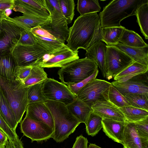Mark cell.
<instances>
[{
  "mask_svg": "<svg viewBox=\"0 0 148 148\" xmlns=\"http://www.w3.org/2000/svg\"><path fill=\"white\" fill-rule=\"evenodd\" d=\"M47 10L48 12L54 11H61L59 0H45Z\"/></svg>",
  "mask_w": 148,
  "mask_h": 148,
  "instance_id": "obj_45",
  "label": "cell"
},
{
  "mask_svg": "<svg viewBox=\"0 0 148 148\" xmlns=\"http://www.w3.org/2000/svg\"><path fill=\"white\" fill-rule=\"evenodd\" d=\"M20 130L23 136L31 139L32 142H40L52 138L54 129L46 124L25 116L20 123Z\"/></svg>",
  "mask_w": 148,
  "mask_h": 148,
  "instance_id": "obj_11",
  "label": "cell"
},
{
  "mask_svg": "<svg viewBox=\"0 0 148 148\" xmlns=\"http://www.w3.org/2000/svg\"><path fill=\"white\" fill-rule=\"evenodd\" d=\"M147 72L136 75L126 81H115L111 84L123 96L127 93L148 95Z\"/></svg>",
  "mask_w": 148,
  "mask_h": 148,
  "instance_id": "obj_13",
  "label": "cell"
},
{
  "mask_svg": "<svg viewBox=\"0 0 148 148\" xmlns=\"http://www.w3.org/2000/svg\"><path fill=\"white\" fill-rule=\"evenodd\" d=\"M106 45L103 42L98 40L86 50V57L93 61L100 70L105 78L106 75Z\"/></svg>",
  "mask_w": 148,
  "mask_h": 148,
  "instance_id": "obj_18",
  "label": "cell"
},
{
  "mask_svg": "<svg viewBox=\"0 0 148 148\" xmlns=\"http://www.w3.org/2000/svg\"><path fill=\"white\" fill-rule=\"evenodd\" d=\"M123 114L126 121L135 122L148 116V111L131 106L119 108Z\"/></svg>",
  "mask_w": 148,
  "mask_h": 148,
  "instance_id": "obj_30",
  "label": "cell"
},
{
  "mask_svg": "<svg viewBox=\"0 0 148 148\" xmlns=\"http://www.w3.org/2000/svg\"><path fill=\"white\" fill-rule=\"evenodd\" d=\"M2 33L0 35V56L11 54L17 45L23 29L12 22L1 20Z\"/></svg>",
  "mask_w": 148,
  "mask_h": 148,
  "instance_id": "obj_12",
  "label": "cell"
},
{
  "mask_svg": "<svg viewBox=\"0 0 148 148\" xmlns=\"http://www.w3.org/2000/svg\"><path fill=\"white\" fill-rule=\"evenodd\" d=\"M5 146V148H24L22 142L18 143H14L10 140H8Z\"/></svg>",
  "mask_w": 148,
  "mask_h": 148,
  "instance_id": "obj_48",
  "label": "cell"
},
{
  "mask_svg": "<svg viewBox=\"0 0 148 148\" xmlns=\"http://www.w3.org/2000/svg\"><path fill=\"white\" fill-rule=\"evenodd\" d=\"M92 111L102 119H109L125 122L126 120L119 108L108 101H97L91 107Z\"/></svg>",
  "mask_w": 148,
  "mask_h": 148,
  "instance_id": "obj_16",
  "label": "cell"
},
{
  "mask_svg": "<svg viewBox=\"0 0 148 148\" xmlns=\"http://www.w3.org/2000/svg\"><path fill=\"white\" fill-rule=\"evenodd\" d=\"M42 92L47 100L61 102L66 106L76 98L67 86L51 78L43 82Z\"/></svg>",
  "mask_w": 148,
  "mask_h": 148,
  "instance_id": "obj_9",
  "label": "cell"
},
{
  "mask_svg": "<svg viewBox=\"0 0 148 148\" xmlns=\"http://www.w3.org/2000/svg\"><path fill=\"white\" fill-rule=\"evenodd\" d=\"M98 68L93 61L85 57L76 60L61 67L58 74L62 83L71 84L88 78Z\"/></svg>",
  "mask_w": 148,
  "mask_h": 148,
  "instance_id": "obj_5",
  "label": "cell"
},
{
  "mask_svg": "<svg viewBox=\"0 0 148 148\" xmlns=\"http://www.w3.org/2000/svg\"><path fill=\"white\" fill-rule=\"evenodd\" d=\"M124 96L130 106L148 111V95L127 93Z\"/></svg>",
  "mask_w": 148,
  "mask_h": 148,
  "instance_id": "obj_33",
  "label": "cell"
},
{
  "mask_svg": "<svg viewBox=\"0 0 148 148\" xmlns=\"http://www.w3.org/2000/svg\"><path fill=\"white\" fill-rule=\"evenodd\" d=\"M120 42L126 45L133 47H143L148 46L138 34L126 29L123 31Z\"/></svg>",
  "mask_w": 148,
  "mask_h": 148,
  "instance_id": "obj_29",
  "label": "cell"
},
{
  "mask_svg": "<svg viewBox=\"0 0 148 148\" xmlns=\"http://www.w3.org/2000/svg\"><path fill=\"white\" fill-rule=\"evenodd\" d=\"M49 53L36 43L33 45H17L13 49L11 54L17 66H34L38 61Z\"/></svg>",
  "mask_w": 148,
  "mask_h": 148,
  "instance_id": "obj_8",
  "label": "cell"
},
{
  "mask_svg": "<svg viewBox=\"0 0 148 148\" xmlns=\"http://www.w3.org/2000/svg\"><path fill=\"white\" fill-rule=\"evenodd\" d=\"M45 103L53 118L54 127L52 138L57 143L62 142L74 132L81 123L70 113L64 103L48 100Z\"/></svg>",
  "mask_w": 148,
  "mask_h": 148,
  "instance_id": "obj_3",
  "label": "cell"
},
{
  "mask_svg": "<svg viewBox=\"0 0 148 148\" xmlns=\"http://www.w3.org/2000/svg\"><path fill=\"white\" fill-rule=\"evenodd\" d=\"M102 119L92 111L85 124L87 134L92 136L97 134L102 128Z\"/></svg>",
  "mask_w": 148,
  "mask_h": 148,
  "instance_id": "obj_32",
  "label": "cell"
},
{
  "mask_svg": "<svg viewBox=\"0 0 148 148\" xmlns=\"http://www.w3.org/2000/svg\"><path fill=\"white\" fill-rule=\"evenodd\" d=\"M14 0H0V10H5L8 8L12 10Z\"/></svg>",
  "mask_w": 148,
  "mask_h": 148,
  "instance_id": "obj_47",
  "label": "cell"
},
{
  "mask_svg": "<svg viewBox=\"0 0 148 148\" xmlns=\"http://www.w3.org/2000/svg\"><path fill=\"white\" fill-rule=\"evenodd\" d=\"M112 46L125 53L135 62L148 66V46L143 47H133L120 42Z\"/></svg>",
  "mask_w": 148,
  "mask_h": 148,
  "instance_id": "obj_21",
  "label": "cell"
},
{
  "mask_svg": "<svg viewBox=\"0 0 148 148\" xmlns=\"http://www.w3.org/2000/svg\"><path fill=\"white\" fill-rule=\"evenodd\" d=\"M137 22L141 33L146 39H148V2L140 6L137 10Z\"/></svg>",
  "mask_w": 148,
  "mask_h": 148,
  "instance_id": "obj_31",
  "label": "cell"
},
{
  "mask_svg": "<svg viewBox=\"0 0 148 148\" xmlns=\"http://www.w3.org/2000/svg\"><path fill=\"white\" fill-rule=\"evenodd\" d=\"M108 101L118 108L130 106L124 96L112 84L108 90Z\"/></svg>",
  "mask_w": 148,
  "mask_h": 148,
  "instance_id": "obj_36",
  "label": "cell"
},
{
  "mask_svg": "<svg viewBox=\"0 0 148 148\" xmlns=\"http://www.w3.org/2000/svg\"><path fill=\"white\" fill-rule=\"evenodd\" d=\"M26 111V116L36 121L43 122L54 129L51 113L45 102H37L29 104Z\"/></svg>",
  "mask_w": 148,
  "mask_h": 148,
  "instance_id": "obj_15",
  "label": "cell"
},
{
  "mask_svg": "<svg viewBox=\"0 0 148 148\" xmlns=\"http://www.w3.org/2000/svg\"><path fill=\"white\" fill-rule=\"evenodd\" d=\"M37 43L33 33L30 29H23L21 32L17 45H33Z\"/></svg>",
  "mask_w": 148,
  "mask_h": 148,
  "instance_id": "obj_40",
  "label": "cell"
},
{
  "mask_svg": "<svg viewBox=\"0 0 148 148\" xmlns=\"http://www.w3.org/2000/svg\"><path fill=\"white\" fill-rule=\"evenodd\" d=\"M16 65L11 54L0 56V76L9 80H15L14 72Z\"/></svg>",
  "mask_w": 148,
  "mask_h": 148,
  "instance_id": "obj_26",
  "label": "cell"
},
{
  "mask_svg": "<svg viewBox=\"0 0 148 148\" xmlns=\"http://www.w3.org/2000/svg\"><path fill=\"white\" fill-rule=\"evenodd\" d=\"M2 33V23L1 20H0V35Z\"/></svg>",
  "mask_w": 148,
  "mask_h": 148,
  "instance_id": "obj_53",
  "label": "cell"
},
{
  "mask_svg": "<svg viewBox=\"0 0 148 148\" xmlns=\"http://www.w3.org/2000/svg\"><path fill=\"white\" fill-rule=\"evenodd\" d=\"M78 51L71 49L66 45L60 50L45 54L36 64L43 68L62 67L79 59Z\"/></svg>",
  "mask_w": 148,
  "mask_h": 148,
  "instance_id": "obj_10",
  "label": "cell"
},
{
  "mask_svg": "<svg viewBox=\"0 0 148 148\" xmlns=\"http://www.w3.org/2000/svg\"><path fill=\"white\" fill-rule=\"evenodd\" d=\"M125 27H100V40L105 42L107 46H112L120 42Z\"/></svg>",
  "mask_w": 148,
  "mask_h": 148,
  "instance_id": "obj_23",
  "label": "cell"
},
{
  "mask_svg": "<svg viewBox=\"0 0 148 148\" xmlns=\"http://www.w3.org/2000/svg\"><path fill=\"white\" fill-rule=\"evenodd\" d=\"M99 72L98 69L88 78L78 83L71 84H68L67 86L71 92L76 97L81 89L87 83L96 78Z\"/></svg>",
  "mask_w": 148,
  "mask_h": 148,
  "instance_id": "obj_42",
  "label": "cell"
},
{
  "mask_svg": "<svg viewBox=\"0 0 148 148\" xmlns=\"http://www.w3.org/2000/svg\"><path fill=\"white\" fill-rule=\"evenodd\" d=\"M111 83L95 78L89 82L79 91L76 97L91 107L97 101H108Z\"/></svg>",
  "mask_w": 148,
  "mask_h": 148,
  "instance_id": "obj_6",
  "label": "cell"
},
{
  "mask_svg": "<svg viewBox=\"0 0 148 148\" xmlns=\"http://www.w3.org/2000/svg\"><path fill=\"white\" fill-rule=\"evenodd\" d=\"M134 62L127 55L117 47L107 46L105 77L110 80Z\"/></svg>",
  "mask_w": 148,
  "mask_h": 148,
  "instance_id": "obj_7",
  "label": "cell"
},
{
  "mask_svg": "<svg viewBox=\"0 0 148 148\" xmlns=\"http://www.w3.org/2000/svg\"><path fill=\"white\" fill-rule=\"evenodd\" d=\"M0 110L8 126L14 132L18 123L8 101L0 88Z\"/></svg>",
  "mask_w": 148,
  "mask_h": 148,
  "instance_id": "obj_25",
  "label": "cell"
},
{
  "mask_svg": "<svg viewBox=\"0 0 148 148\" xmlns=\"http://www.w3.org/2000/svg\"><path fill=\"white\" fill-rule=\"evenodd\" d=\"M33 67L17 66L14 72L15 80L22 83L29 75Z\"/></svg>",
  "mask_w": 148,
  "mask_h": 148,
  "instance_id": "obj_44",
  "label": "cell"
},
{
  "mask_svg": "<svg viewBox=\"0 0 148 148\" xmlns=\"http://www.w3.org/2000/svg\"><path fill=\"white\" fill-rule=\"evenodd\" d=\"M6 19L23 29L30 30L32 28L41 26L51 20L50 16L46 17L23 14L22 16L13 18L8 17Z\"/></svg>",
  "mask_w": 148,
  "mask_h": 148,
  "instance_id": "obj_20",
  "label": "cell"
},
{
  "mask_svg": "<svg viewBox=\"0 0 148 148\" xmlns=\"http://www.w3.org/2000/svg\"><path fill=\"white\" fill-rule=\"evenodd\" d=\"M134 123L138 135L142 138L148 140V116Z\"/></svg>",
  "mask_w": 148,
  "mask_h": 148,
  "instance_id": "obj_43",
  "label": "cell"
},
{
  "mask_svg": "<svg viewBox=\"0 0 148 148\" xmlns=\"http://www.w3.org/2000/svg\"><path fill=\"white\" fill-rule=\"evenodd\" d=\"M88 148H102L94 144L90 143V144L88 147Z\"/></svg>",
  "mask_w": 148,
  "mask_h": 148,
  "instance_id": "obj_52",
  "label": "cell"
},
{
  "mask_svg": "<svg viewBox=\"0 0 148 148\" xmlns=\"http://www.w3.org/2000/svg\"><path fill=\"white\" fill-rule=\"evenodd\" d=\"M125 122L109 119H102L103 130L109 138L122 144Z\"/></svg>",
  "mask_w": 148,
  "mask_h": 148,
  "instance_id": "obj_19",
  "label": "cell"
},
{
  "mask_svg": "<svg viewBox=\"0 0 148 148\" xmlns=\"http://www.w3.org/2000/svg\"><path fill=\"white\" fill-rule=\"evenodd\" d=\"M148 0H113L99 13L100 27H120L123 19L135 15L137 9Z\"/></svg>",
  "mask_w": 148,
  "mask_h": 148,
  "instance_id": "obj_2",
  "label": "cell"
},
{
  "mask_svg": "<svg viewBox=\"0 0 148 148\" xmlns=\"http://www.w3.org/2000/svg\"><path fill=\"white\" fill-rule=\"evenodd\" d=\"M69 111L81 123L86 124L92 111L91 107L77 97L66 105Z\"/></svg>",
  "mask_w": 148,
  "mask_h": 148,
  "instance_id": "obj_22",
  "label": "cell"
},
{
  "mask_svg": "<svg viewBox=\"0 0 148 148\" xmlns=\"http://www.w3.org/2000/svg\"><path fill=\"white\" fill-rule=\"evenodd\" d=\"M8 17L6 15L5 10H0V20L6 19Z\"/></svg>",
  "mask_w": 148,
  "mask_h": 148,
  "instance_id": "obj_50",
  "label": "cell"
},
{
  "mask_svg": "<svg viewBox=\"0 0 148 148\" xmlns=\"http://www.w3.org/2000/svg\"><path fill=\"white\" fill-rule=\"evenodd\" d=\"M48 78L44 68L35 66L32 67L27 77L22 83H21L23 87H28L36 84L43 83Z\"/></svg>",
  "mask_w": 148,
  "mask_h": 148,
  "instance_id": "obj_27",
  "label": "cell"
},
{
  "mask_svg": "<svg viewBox=\"0 0 148 148\" xmlns=\"http://www.w3.org/2000/svg\"><path fill=\"white\" fill-rule=\"evenodd\" d=\"M101 7L98 0H78L77 10L80 15L100 12Z\"/></svg>",
  "mask_w": 148,
  "mask_h": 148,
  "instance_id": "obj_34",
  "label": "cell"
},
{
  "mask_svg": "<svg viewBox=\"0 0 148 148\" xmlns=\"http://www.w3.org/2000/svg\"><path fill=\"white\" fill-rule=\"evenodd\" d=\"M12 10L16 12H21L23 14L46 17H49L32 9L23 3L22 0H14V4Z\"/></svg>",
  "mask_w": 148,
  "mask_h": 148,
  "instance_id": "obj_38",
  "label": "cell"
},
{
  "mask_svg": "<svg viewBox=\"0 0 148 148\" xmlns=\"http://www.w3.org/2000/svg\"><path fill=\"white\" fill-rule=\"evenodd\" d=\"M100 20L97 12L80 15L69 29L66 45L71 50H86L95 42L100 40Z\"/></svg>",
  "mask_w": 148,
  "mask_h": 148,
  "instance_id": "obj_1",
  "label": "cell"
},
{
  "mask_svg": "<svg viewBox=\"0 0 148 148\" xmlns=\"http://www.w3.org/2000/svg\"><path fill=\"white\" fill-rule=\"evenodd\" d=\"M0 128L7 136L8 140L14 143H18L21 142L16 132L13 131L6 123L0 110Z\"/></svg>",
  "mask_w": 148,
  "mask_h": 148,
  "instance_id": "obj_39",
  "label": "cell"
},
{
  "mask_svg": "<svg viewBox=\"0 0 148 148\" xmlns=\"http://www.w3.org/2000/svg\"><path fill=\"white\" fill-rule=\"evenodd\" d=\"M12 10L10 8H8L5 10V12L6 15L9 17V15L12 13Z\"/></svg>",
  "mask_w": 148,
  "mask_h": 148,
  "instance_id": "obj_51",
  "label": "cell"
},
{
  "mask_svg": "<svg viewBox=\"0 0 148 148\" xmlns=\"http://www.w3.org/2000/svg\"><path fill=\"white\" fill-rule=\"evenodd\" d=\"M51 19L41 27L57 39L64 41L68 38L69 30L67 20L61 12L54 11L48 12Z\"/></svg>",
  "mask_w": 148,
  "mask_h": 148,
  "instance_id": "obj_14",
  "label": "cell"
},
{
  "mask_svg": "<svg viewBox=\"0 0 148 148\" xmlns=\"http://www.w3.org/2000/svg\"><path fill=\"white\" fill-rule=\"evenodd\" d=\"M0 148H5V146H0Z\"/></svg>",
  "mask_w": 148,
  "mask_h": 148,
  "instance_id": "obj_54",
  "label": "cell"
},
{
  "mask_svg": "<svg viewBox=\"0 0 148 148\" xmlns=\"http://www.w3.org/2000/svg\"><path fill=\"white\" fill-rule=\"evenodd\" d=\"M61 12L67 20L71 23L73 18L75 4L74 0H59Z\"/></svg>",
  "mask_w": 148,
  "mask_h": 148,
  "instance_id": "obj_37",
  "label": "cell"
},
{
  "mask_svg": "<svg viewBox=\"0 0 148 148\" xmlns=\"http://www.w3.org/2000/svg\"><path fill=\"white\" fill-rule=\"evenodd\" d=\"M122 145L124 148H148V140L138 135L134 122L126 121Z\"/></svg>",
  "mask_w": 148,
  "mask_h": 148,
  "instance_id": "obj_17",
  "label": "cell"
},
{
  "mask_svg": "<svg viewBox=\"0 0 148 148\" xmlns=\"http://www.w3.org/2000/svg\"><path fill=\"white\" fill-rule=\"evenodd\" d=\"M43 83L36 84L28 87L27 98L29 104L37 102H45L47 100L43 94Z\"/></svg>",
  "mask_w": 148,
  "mask_h": 148,
  "instance_id": "obj_35",
  "label": "cell"
},
{
  "mask_svg": "<svg viewBox=\"0 0 148 148\" xmlns=\"http://www.w3.org/2000/svg\"><path fill=\"white\" fill-rule=\"evenodd\" d=\"M22 1L34 10L49 16V14L47 10L45 0H25Z\"/></svg>",
  "mask_w": 148,
  "mask_h": 148,
  "instance_id": "obj_41",
  "label": "cell"
},
{
  "mask_svg": "<svg viewBox=\"0 0 148 148\" xmlns=\"http://www.w3.org/2000/svg\"><path fill=\"white\" fill-rule=\"evenodd\" d=\"M88 140L81 135L77 137L72 148H88Z\"/></svg>",
  "mask_w": 148,
  "mask_h": 148,
  "instance_id": "obj_46",
  "label": "cell"
},
{
  "mask_svg": "<svg viewBox=\"0 0 148 148\" xmlns=\"http://www.w3.org/2000/svg\"><path fill=\"white\" fill-rule=\"evenodd\" d=\"M148 66L136 62L120 72L114 77L115 81H126L133 77L147 72Z\"/></svg>",
  "mask_w": 148,
  "mask_h": 148,
  "instance_id": "obj_24",
  "label": "cell"
},
{
  "mask_svg": "<svg viewBox=\"0 0 148 148\" xmlns=\"http://www.w3.org/2000/svg\"><path fill=\"white\" fill-rule=\"evenodd\" d=\"M8 140L7 136L0 128V146H5Z\"/></svg>",
  "mask_w": 148,
  "mask_h": 148,
  "instance_id": "obj_49",
  "label": "cell"
},
{
  "mask_svg": "<svg viewBox=\"0 0 148 148\" xmlns=\"http://www.w3.org/2000/svg\"><path fill=\"white\" fill-rule=\"evenodd\" d=\"M0 88L12 109L17 122L20 123L29 104L28 87H23L18 81H11L0 76Z\"/></svg>",
  "mask_w": 148,
  "mask_h": 148,
  "instance_id": "obj_4",
  "label": "cell"
},
{
  "mask_svg": "<svg viewBox=\"0 0 148 148\" xmlns=\"http://www.w3.org/2000/svg\"><path fill=\"white\" fill-rule=\"evenodd\" d=\"M34 36L37 43L49 53L57 51L65 45L64 41L58 40L52 35L49 36L34 35Z\"/></svg>",
  "mask_w": 148,
  "mask_h": 148,
  "instance_id": "obj_28",
  "label": "cell"
}]
</instances>
